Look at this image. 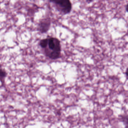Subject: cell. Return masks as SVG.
Returning <instances> with one entry per match:
<instances>
[{
	"mask_svg": "<svg viewBox=\"0 0 128 128\" xmlns=\"http://www.w3.org/2000/svg\"><path fill=\"white\" fill-rule=\"evenodd\" d=\"M52 3L56 10L63 15L68 14L72 9L70 0H49Z\"/></svg>",
	"mask_w": 128,
	"mask_h": 128,
	"instance_id": "6da1fadb",
	"label": "cell"
},
{
	"mask_svg": "<svg viewBox=\"0 0 128 128\" xmlns=\"http://www.w3.org/2000/svg\"><path fill=\"white\" fill-rule=\"evenodd\" d=\"M61 46L59 40L56 38L51 37L48 38L47 46L44 48V52L46 56L52 52H61Z\"/></svg>",
	"mask_w": 128,
	"mask_h": 128,
	"instance_id": "7a4b0ae2",
	"label": "cell"
},
{
	"mask_svg": "<svg viewBox=\"0 0 128 128\" xmlns=\"http://www.w3.org/2000/svg\"><path fill=\"white\" fill-rule=\"evenodd\" d=\"M51 23L52 21L49 17L42 19L40 21L38 24V30L42 34L46 33L50 28Z\"/></svg>",
	"mask_w": 128,
	"mask_h": 128,
	"instance_id": "3957f363",
	"label": "cell"
},
{
	"mask_svg": "<svg viewBox=\"0 0 128 128\" xmlns=\"http://www.w3.org/2000/svg\"><path fill=\"white\" fill-rule=\"evenodd\" d=\"M119 120L122 122L125 128H128V116L126 115H120Z\"/></svg>",
	"mask_w": 128,
	"mask_h": 128,
	"instance_id": "277c9868",
	"label": "cell"
},
{
	"mask_svg": "<svg viewBox=\"0 0 128 128\" xmlns=\"http://www.w3.org/2000/svg\"><path fill=\"white\" fill-rule=\"evenodd\" d=\"M7 73L5 70L0 69V81L2 82H4V79L7 76Z\"/></svg>",
	"mask_w": 128,
	"mask_h": 128,
	"instance_id": "5b68a950",
	"label": "cell"
},
{
	"mask_svg": "<svg viewBox=\"0 0 128 128\" xmlns=\"http://www.w3.org/2000/svg\"><path fill=\"white\" fill-rule=\"evenodd\" d=\"M48 44V38L43 39L40 40V46L43 48H45L47 46Z\"/></svg>",
	"mask_w": 128,
	"mask_h": 128,
	"instance_id": "8992f818",
	"label": "cell"
},
{
	"mask_svg": "<svg viewBox=\"0 0 128 128\" xmlns=\"http://www.w3.org/2000/svg\"><path fill=\"white\" fill-rule=\"evenodd\" d=\"M86 2H87L88 4H90L92 3L93 2L94 0H86Z\"/></svg>",
	"mask_w": 128,
	"mask_h": 128,
	"instance_id": "52a82bcc",
	"label": "cell"
},
{
	"mask_svg": "<svg viewBox=\"0 0 128 128\" xmlns=\"http://www.w3.org/2000/svg\"><path fill=\"white\" fill-rule=\"evenodd\" d=\"M126 76L128 78V68H127V70H126Z\"/></svg>",
	"mask_w": 128,
	"mask_h": 128,
	"instance_id": "ba28073f",
	"label": "cell"
},
{
	"mask_svg": "<svg viewBox=\"0 0 128 128\" xmlns=\"http://www.w3.org/2000/svg\"><path fill=\"white\" fill-rule=\"evenodd\" d=\"M126 10L127 12H128V4H127V6H126Z\"/></svg>",
	"mask_w": 128,
	"mask_h": 128,
	"instance_id": "9c48e42d",
	"label": "cell"
}]
</instances>
